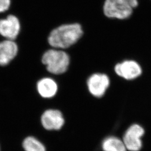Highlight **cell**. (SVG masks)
Masks as SVG:
<instances>
[{
    "mask_svg": "<svg viewBox=\"0 0 151 151\" xmlns=\"http://www.w3.org/2000/svg\"><path fill=\"white\" fill-rule=\"evenodd\" d=\"M82 34L83 31L80 24H65L53 30L49 35L48 41L53 48L66 49L75 44Z\"/></svg>",
    "mask_w": 151,
    "mask_h": 151,
    "instance_id": "1",
    "label": "cell"
},
{
    "mask_svg": "<svg viewBox=\"0 0 151 151\" xmlns=\"http://www.w3.org/2000/svg\"><path fill=\"white\" fill-rule=\"evenodd\" d=\"M138 5V0H105L103 11L107 17L124 20L132 15Z\"/></svg>",
    "mask_w": 151,
    "mask_h": 151,
    "instance_id": "2",
    "label": "cell"
},
{
    "mask_svg": "<svg viewBox=\"0 0 151 151\" xmlns=\"http://www.w3.org/2000/svg\"><path fill=\"white\" fill-rule=\"evenodd\" d=\"M42 62L46 65L49 72L54 75H60L67 70L70 65V57L63 50L49 49L43 55Z\"/></svg>",
    "mask_w": 151,
    "mask_h": 151,
    "instance_id": "3",
    "label": "cell"
},
{
    "mask_svg": "<svg viewBox=\"0 0 151 151\" xmlns=\"http://www.w3.org/2000/svg\"><path fill=\"white\" fill-rule=\"evenodd\" d=\"M145 134V130L138 124H133L127 130L123 137V142L127 150L139 151L142 147L141 138Z\"/></svg>",
    "mask_w": 151,
    "mask_h": 151,
    "instance_id": "4",
    "label": "cell"
},
{
    "mask_svg": "<svg viewBox=\"0 0 151 151\" xmlns=\"http://www.w3.org/2000/svg\"><path fill=\"white\" fill-rule=\"evenodd\" d=\"M20 22L18 18L10 15L5 19L0 20V35L6 39H15L20 31Z\"/></svg>",
    "mask_w": 151,
    "mask_h": 151,
    "instance_id": "5",
    "label": "cell"
},
{
    "mask_svg": "<svg viewBox=\"0 0 151 151\" xmlns=\"http://www.w3.org/2000/svg\"><path fill=\"white\" fill-rule=\"evenodd\" d=\"M41 123L45 129L58 130L65 124V119L62 113L58 110L48 109L41 116Z\"/></svg>",
    "mask_w": 151,
    "mask_h": 151,
    "instance_id": "6",
    "label": "cell"
},
{
    "mask_svg": "<svg viewBox=\"0 0 151 151\" xmlns=\"http://www.w3.org/2000/svg\"><path fill=\"white\" fill-rule=\"evenodd\" d=\"M108 76L103 73H95L87 80V87L92 95L95 97L103 96L109 86Z\"/></svg>",
    "mask_w": 151,
    "mask_h": 151,
    "instance_id": "7",
    "label": "cell"
},
{
    "mask_svg": "<svg viewBox=\"0 0 151 151\" xmlns=\"http://www.w3.org/2000/svg\"><path fill=\"white\" fill-rule=\"evenodd\" d=\"M114 70L118 75L128 80L138 77L142 72L139 65L134 60H125L116 65Z\"/></svg>",
    "mask_w": 151,
    "mask_h": 151,
    "instance_id": "8",
    "label": "cell"
},
{
    "mask_svg": "<svg viewBox=\"0 0 151 151\" xmlns=\"http://www.w3.org/2000/svg\"><path fill=\"white\" fill-rule=\"evenodd\" d=\"M18 45L12 40L6 39L0 42V65L9 64L18 53Z\"/></svg>",
    "mask_w": 151,
    "mask_h": 151,
    "instance_id": "9",
    "label": "cell"
},
{
    "mask_svg": "<svg viewBox=\"0 0 151 151\" xmlns=\"http://www.w3.org/2000/svg\"><path fill=\"white\" fill-rule=\"evenodd\" d=\"M39 94L43 98L49 99L53 97L58 91V85L52 78L46 77L42 78L37 84Z\"/></svg>",
    "mask_w": 151,
    "mask_h": 151,
    "instance_id": "10",
    "label": "cell"
},
{
    "mask_svg": "<svg viewBox=\"0 0 151 151\" xmlns=\"http://www.w3.org/2000/svg\"><path fill=\"white\" fill-rule=\"evenodd\" d=\"M101 146L104 151H127L123 141L113 136L104 139Z\"/></svg>",
    "mask_w": 151,
    "mask_h": 151,
    "instance_id": "11",
    "label": "cell"
},
{
    "mask_svg": "<svg viewBox=\"0 0 151 151\" xmlns=\"http://www.w3.org/2000/svg\"><path fill=\"white\" fill-rule=\"evenodd\" d=\"M22 146L25 151H46L43 144L33 136L27 137L22 141Z\"/></svg>",
    "mask_w": 151,
    "mask_h": 151,
    "instance_id": "12",
    "label": "cell"
},
{
    "mask_svg": "<svg viewBox=\"0 0 151 151\" xmlns=\"http://www.w3.org/2000/svg\"><path fill=\"white\" fill-rule=\"evenodd\" d=\"M11 5V0H0V13L9 10Z\"/></svg>",
    "mask_w": 151,
    "mask_h": 151,
    "instance_id": "13",
    "label": "cell"
}]
</instances>
